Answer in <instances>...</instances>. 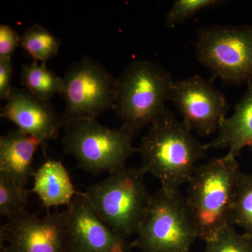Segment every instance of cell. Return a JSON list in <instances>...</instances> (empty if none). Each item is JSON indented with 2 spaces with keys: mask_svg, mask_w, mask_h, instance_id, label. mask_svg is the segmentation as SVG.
Listing matches in <instances>:
<instances>
[{
  "mask_svg": "<svg viewBox=\"0 0 252 252\" xmlns=\"http://www.w3.org/2000/svg\"><path fill=\"white\" fill-rule=\"evenodd\" d=\"M207 149L182 121L167 108L142 137L137 148L140 167L161 184L162 188L180 190L188 184Z\"/></svg>",
  "mask_w": 252,
  "mask_h": 252,
  "instance_id": "1",
  "label": "cell"
},
{
  "mask_svg": "<svg viewBox=\"0 0 252 252\" xmlns=\"http://www.w3.org/2000/svg\"><path fill=\"white\" fill-rule=\"evenodd\" d=\"M240 169L230 156L212 158L196 167L188 182L187 204L198 238L206 242L226 225Z\"/></svg>",
  "mask_w": 252,
  "mask_h": 252,
  "instance_id": "2",
  "label": "cell"
},
{
  "mask_svg": "<svg viewBox=\"0 0 252 252\" xmlns=\"http://www.w3.org/2000/svg\"><path fill=\"white\" fill-rule=\"evenodd\" d=\"M173 79L165 68L149 61H135L117 79L113 110L122 127L135 135L165 112Z\"/></svg>",
  "mask_w": 252,
  "mask_h": 252,
  "instance_id": "3",
  "label": "cell"
},
{
  "mask_svg": "<svg viewBox=\"0 0 252 252\" xmlns=\"http://www.w3.org/2000/svg\"><path fill=\"white\" fill-rule=\"evenodd\" d=\"M141 167H124L84 192L97 216L122 238L137 234L152 194Z\"/></svg>",
  "mask_w": 252,
  "mask_h": 252,
  "instance_id": "4",
  "label": "cell"
},
{
  "mask_svg": "<svg viewBox=\"0 0 252 252\" xmlns=\"http://www.w3.org/2000/svg\"><path fill=\"white\" fill-rule=\"evenodd\" d=\"M63 151L77 160V166L92 175L112 173L126 167L137 152L133 133L124 127L111 128L96 119H79L63 126Z\"/></svg>",
  "mask_w": 252,
  "mask_h": 252,
  "instance_id": "5",
  "label": "cell"
},
{
  "mask_svg": "<svg viewBox=\"0 0 252 252\" xmlns=\"http://www.w3.org/2000/svg\"><path fill=\"white\" fill-rule=\"evenodd\" d=\"M136 235L132 245L141 252H190L198 235L186 195L162 187L152 194Z\"/></svg>",
  "mask_w": 252,
  "mask_h": 252,
  "instance_id": "6",
  "label": "cell"
},
{
  "mask_svg": "<svg viewBox=\"0 0 252 252\" xmlns=\"http://www.w3.org/2000/svg\"><path fill=\"white\" fill-rule=\"evenodd\" d=\"M197 61L225 86L252 82V25L200 28L195 43Z\"/></svg>",
  "mask_w": 252,
  "mask_h": 252,
  "instance_id": "7",
  "label": "cell"
},
{
  "mask_svg": "<svg viewBox=\"0 0 252 252\" xmlns=\"http://www.w3.org/2000/svg\"><path fill=\"white\" fill-rule=\"evenodd\" d=\"M63 126L79 119H96L114 109L117 79L89 56L72 63L63 77Z\"/></svg>",
  "mask_w": 252,
  "mask_h": 252,
  "instance_id": "8",
  "label": "cell"
},
{
  "mask_svg": "<svg viewBox=\"0 0 252 252\" xmlns=\"http://www.w3.org/2000/svg\"><path fill=\"white\" fill-rule=\"evenodd\" d=\"M170 100L182 122L199 135L218 132L229 109L226 97L213 84L200 75L173 81Z\"/></svg>",
  "mask_w": 252,
  "mask_h": 252,
  "instance_id": "9",
  "label": "cell"
},
{
  "mask_svg": "<svg viewBox=\"0 0 252 252\" xmlns=\"http://www.w3.org/2000/svg\"><path fill=\"white\" fill-rule=\"evenodd\" d=\"M66 252H132V243L118 235L97 216L84 192L61 212Z\"/></svg>",
  "mask_w": 252,
  "mask_h": 252,
  "instance_id": "10",
  "label": "cell"
},
{
  "mask_svg": "<svg viewBox=\"0 0 252 252\" xmlns=\"http://www.w3.org/2000/svg\"><path fill=\"white\" fill-rule=\"evenodd\" d=\"M0 239L1 252H66L61 212H26L1 227Z\"/></svg>",
  "mask_w": 252,
  "mask_h": 252,
  "instance_id": "11",
  "label": "cell"
},
{
  "mask_svg": "<svg viewBox=\"0 0 252 252\" xmlns=\"http://www.w3.org/2000/svg\"><path fill=\"white\" fill-rule=\"evenodd\" d=\"M0 117L35 137L41 146L55 140L60 130L63 128L62 116L56 112L49 101L38 98L24 89H13L1 109Z\"/></svg>",
  "mask_w": 252,
  "mask_h": 252,
  "instance_id": "12",
  "label": "cell"
},
{
  "mask_svg": "<svg viewBox=\"0 0 252 252\" xmlns=\"http://www.w3.org/2000/svg\"><path fill=\"white\" fill-rule=\"evenodd\" d=\"M41 146L35 137L16 129L0 137V176L26 187L34 177V154Z\"/></svg>",
  "mask_w": 252,
  "mask_h": 252,
  "instance_id": "13",
  "label": "cell"
},
{
  "mask_svg": "<svg viewBox=\"0 0 252 252\" xmlns=\"http://www.w3.org/2000/svg\"><path fill=\"white\" fill-rule=\"evenodd\" d=\"M205 145L207 149H228L227 154L235 158L245 147H252V82L235 106L234 114L222 122L216 138Z\"/></svg>",
  "mask_w": 252,
  "mask_h": 252,
  "instance_id": "14",
  "label": "cell"
},
{
  "mask_svg": "<svg viewBox=\"0 0 252 252\" xmlns=\"http://www.w3.org/2000/svg\"><path fill=\"white\" fill-rule=\"evenodd\" d=\"M31 193L39 197L43 206H68L77 195L67 169L59 160L48 159L34 175Z\"/></svg>",
  "mask_w": 252,
  "mask_h": 252,
  "instance_id": "15",
  "label": "cell"
},
{
  "mask_svg": "<svg viewBox=\"0 0 252 252\" xmlns=\"http://www.w3.org/2000/svg\"><path fill=\"white\" fill-rule=\"evenodd\" d=\"M21 81L25 90L43 100L49 101L56 94H62L63 77H60L43 63L34 61L23 64Z\"/></svg>",
  "mask_w": 252,
  "mask_h": 252,
  "instance_id": "16",
  "label": "cell"
},
{
  "mask_svg": "<svg viewBox=\"0 0 252 252\" xmlns=\"http://www.w3.org/2000/svg\"><path fill=\"white\" fill-rule=\"evenodd\" d=\"M20 46L34 61L46 64L59 54L61 41L45 28L34 24L23 32L20 38Z\"/></svg>",
  "mask_w": 252,
  "mask_h": 252,
  "instance_id": "17",
  "label": "cell"
},
{
  "mask_svg": "<svg viewBox=\"0 0 252 252\" xmlns=\"http://www.w3.org/2000/svg\"><path fill=\"white\" fill-rule=\"evenodd\" d=\"M230 224L240 227L252 236V174L240 172L235 187Z\"/></svg>",
  "mask_w": 252,
  "mask_h": 252,
  "instance_id": "18",
  "label": "cell"
},
{
  "mask_svg": "<svg viewBox=\"0 0 252 252\" xmlns=\"http://www.w3.org/2000/svg\"><path fill=\"white\" fill-rule=\"evenodd\" d=\"M31 190L0 176V215L9 220H16L28 212Z\"/></svg>",
  "mask_w": 252,
  "mask_h": 252,
  "instance_id": "19",
  "label": "cell"
},
{
  "mask_svg": "<svg viewBox=\"0 0 252 252\" xmlns=\"http://www.w3.org/2000/svg\"><path fill=\"white\" fill-rule=\"evenodd\" d=\"M205 243L203 252H252V236L239 233L232 224L222 228Z\"/></svg>",
  "mask_w": 252,
  "mask_h": 252,
  "instance_id": "20",
  "label": "cell"
},
{
  "mask_svg": "<svg viewBox=\"0 0 252 252\" xmlns=\"http://www.w3.org/2000/svg\"><path fill=\"white\" fill-rule=\"evenodd\" d=\"M224 2L220 0H176L165 15V23L167 27H175L193 17L201 10L215 7Z\"/></svg>",
  "mask_w": 252,
  "mask_h": 252,
  "instance_id": "21",
  "label": "cell"
},
{
  "mask_svg": "<svg viewBox=\"0 0 252 252\" xmlns=\"http://www.w3.org/2000/svg\"><path fill=\"white\" fill-rule=\"evenodd\" d=\"M20 38L14 28L6 25L0 26V57L11 59L16 48L20 46Z\"/></svg>",
  "mask_w": 252,
  "mask_h": 252,
  "instance_id": "22",
  "label": "cell"
},
{
  "mask_svg": "<svg viewBox=\"0 0 252 252\" xmlns=\"http://www.w3.org/2000/svg\"><path fill=\"white\" fill-rule=\"evenodd\" d=\"M14 65L11 59L0 57V99L7 100L14 88L11 85Z\"/></svg>",
  "mask_w": 252,
  "mask_h": 252,
  "instance_id": "23",
  "label": "cell"
}]
</instances>
